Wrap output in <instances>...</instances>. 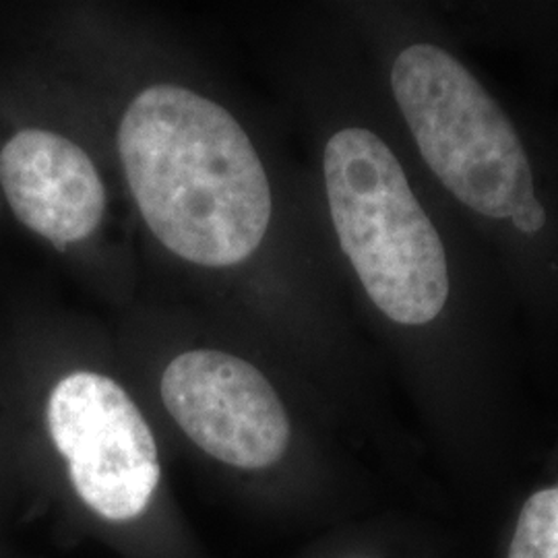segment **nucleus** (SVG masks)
<instances>
[{
    "mask_svg": "<svg viewBox=\"0 0 558 558\" xmlns=\"http://www.w3.org/2000/svg\"><path fill=\"white\" fill-rule=\"evenodd\" d=\"M320 180L339 253L393 338L440 463L468 486L499 480L518 451L530 352L499 263L401 133L338 122L320 145Z\"/></svg>",
    "mask_w": 558,
    "mask_h": 558,
    "instance_id": "1",
    "label": "nucleus"
},
{
    "mask_svg": "<svg viewBox=\"0 0 558 558\" xmlns=\"http://www.w3.org/2000/svg\"><path fill=\"white\" fill-rule=\"evenodd\" d=\"M385 89L410 154L499 263L538 364L558 359V195L518 110L440 9H405Z\"/></svg>",
    "mask_w": 558,
    "mask_h": 558,
    "instance_id": "2",
    "label": "nucleus"
},
{
    "mask_svg": "<svg viewBox=\"0 0 558 558\" xmlns=\"http://www.w3.org/2000/svg\"><path fill=\"white\" fill-rule=\"evenodd\" d=\"M119 154L143 220L180 259L232 267L263 244L271 184L220 104L179 85L147 87L122 117Z\"/></svg>",
    "mask_w": 558,
    "mask_h": 558,
    "instance_id": "3",
    "label": "nucleus"
},
{
    "mask_svg": "<svg viewBox=\"0 0 558 558\" xmlns=\"http://www.w3.org/2000/svg\"><path fill=\"white\" fill-rule=\"evenodd\" d=\"M158 399L182 439L239 480L255 509L274 518L320 519L343 507L338 472L253 362L207 348L182 352L161 368Z\"/></svg>",
    "mask_w": 558,
    "mask_h": 558,
    "instance_id": "4",
    "label": "nucleus"
},
{
    "mask_svg": "<svg viewBox=\"0 0 558 558\" xmlns=\"http://www.w3.org/2000/svg\"><path fill=\"white\" fill-rule=\"evenodd\" d=\"M0 182L17 220L64 246L96 232L106 189L77 143L41 129H25L0 151Z\"/></svg>",
    "mask_w": 558,
    "mask_h": 558,
    "instance_id": "5",
    "label": "nucleus"
},
{
    "mask_svg": "<svg viewBox=\"0 0 558 558\" xmlns=\"http://www.w3.org/2000/svg\"><path fill=\"white\" fill-rule=\"evenodd\" d=\"M499 558H558V435L519 497Z\"/></svg>",
    "mask_w": 558,
    "mask_h": 558,
    "instance_id": "6",
    "label": "nucleus"
},
{
    "mask_svg": "<svg viewBox=\"0 0 558 558\" xmlns=\"http://www.w3.org/2000/svg\"><path fill=\"white\" fill-rule=\"evenodd\" d=\"M313 558H426L414 548L399 546L393 539L373 536H352L343 542H333Z\"/></svg>",
    "mask_w": 558,
    "mask_h": 558,
    "instance_id": "7",
    "label": "nucleus"
}]
</instances>
